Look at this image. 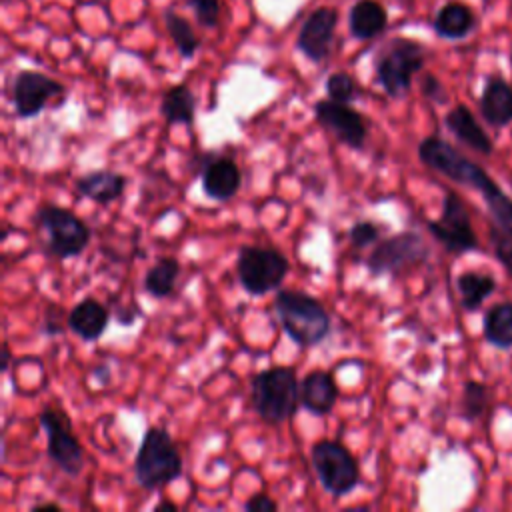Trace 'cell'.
<instances>
[{
    "mask_svg": "<svg viewBox=\"0 0 512 512\" xmlns=\"http://www.w3.org/2000/svg\"><path fill=\"white\" fill-rule=\"evenodd\" d=\"M160 114L166 124L192 126L196 118V96L186 84H174L162 94Z\"/></svg>",
    "mask_w": 512,
    "mask_h": 512,
    "instance_id": "cell-25",
    "label": "cell"
},
{
    "mask_svg": "<svg viewBox=\"0 0 512 512\" xmlns=\"http://www.w3.org/2000/svg\"><path fill=\"white\" fill-rule=\"evenodd\" d=\"M488 238H490V246L496 260L502 264V268L508 272L512 280V238L504 234L500 228H496L494 224H490L488 228Z\"/></svg>",
    "mask_w": 512,
    "mask_h": 512,
    "instance_id": "cell-31",
    "label": "cell"
},
{
    "mask_svg": "<svg viewBox=\"0 0 512 512\" xmlns=\"http://www.w3.org/2000/svg\"><path fill=\"white\" fill-rule=\"evenodd\" d=\"M38 422L46 434L48 458L68 476H78L84 468V450L80 440L72 432V422L66 412L44 406L38 414Z\"/></svg>",
    "mask_w": 512,
    "mask_h": 512,
    "instance_id": "cell-11",
    "label": "cell"
},
{
    "mask_svg": "<svg viewBox=\"0 0 512 512\" xmlns=\"http://www.w3.org/2000/svg\"><path fill=\"white\" fill-rule=\"evenodd\" d=\"M444 126L466 148H470L482 156H490L494 152L492 138L480 126V122L476 120V116L472 114V110L466 104L452 106L444 116Z\"/></svg>",
    "mask_w": 512,
    "mask_h": 512,
    "instance_id": "cell-17",
    "label": "cell"
},
{
    "mask_svg": "<svg viewBox=\"0 0 512 512\" xmlns=\"http://www.w3.org/2000/svg\"><path fill=\"white\" fill-rule=\"evenodd\" d=\"M108 322H110L108 308L92 296H86L80 302H76L66 316L68 328L84 342L98 340L108 328Z\"/></svg>",
    "mask_w": 512,
    "mask_h": 512,
    "instance_id": "cell-19",
    "label": "cell"
},
{
    "mask_svg": "<svg viewBox=\"0 0 512 512\" xmlns=\"http://www.w3.org/2000/svg\"><path fill=\"white\" fill-rule=\"evenodd\" d=\"M426 228L432 238L454 256L480 250L470 212L460 194H456L454 190L444 192L440 216L436 220H428Z\"/></svg>",
    "mask_w": 512,
    "mask_h": 512,
    "instance_id": "cell-10",
    "label": "cell"
},
{
    "mask_svg": "<svg viewBox=\"0 0 512 512\" xmlns=\"http://www.w3.org/2000/svg\"><path fill=\"white\" fill-rule=\"evenodd\" d=\"M388 26V12L378 0H358L348 14V30L356 40H372Z\"/></svg>",
    "mask_w": 512,
    "mask_h": 512,
    "instance_id": "cell-22",
    "label": "cell"
},
{
    "mask_svg": "<svg viewBox=\"0 0 512 512\" xmlns=\"http://www.w3.org/2000/svg\"><path fill=\"white\" fill-rule=\"evenodd\" d=\"M338 10L330 6L316 8L308 14L304 24L300 26L296 48L310 60V62H324L334 44V30L338 26Z\"/></svg>",
    "mask_w": 512,
    "mask_h": 512,
    "instance_id": "cell-14",
    "label": "cell"
},
{
    "mask_svg": "<svg viewBox=\"0 0 512 512\" xmlns=\"http://www.w3.org/2000/svg\"><path fill=\"white\" fill-rule=\"evenodd\" d=\"M126 176L114 170H92L74 180V190L82 198H88L96 204H110L124 194Z\"/></svg>",
    "mask_w": 512,
    "mask_h": 512,
    "instance_id": "cell-21",
    "label": "cell"
},
{
    "mask_svg": "<svg viewBox=\"0 0 512 512\" xmlns=\"http://www.w3.org/2000/svg\"><path fill=\"white\" fill-rule=\"evenodd\" d=\"M194 10L196 20L204 28H216L220 22V0H186Z\"/></svg>",
    "mask_w": 512,
    "mask_h": 512,
    "instance_id": "cell-32",
    "label": "cell"
},
{
    "mask_svg": "<svg viewBox=\"0 0 512 512\" xmlns=\"http://www.w3.org/2000/svg\"><path fill=\"white\" fill-rule=\"evenodd\" d=\"M324 88H326V94L330 100L344 102V104H350L360 96V86H358L356 78L350 76L348 72H332L326 78Z\"/></svg>",
    "mask_w": 512,
    "mask_h": 512,
    "instance_id": "cell-29",
    "label": "cell"
},
{
    "mask_svg": "<svg viewBox=\"0 0 512 512\" xmlns=\"http://www.w3.org/2000/svg\"><path fill=\"white\" fill-rule=\"evenodd\" d=\"M164 24H166V30H168L178 54L186 60L192 58L200 48V40L194 32L192 24L184 16H180L174 8L164 10Z\"/></svg>",
    "mask_w": 512,
    "mask_h": 512,
    "instance_id": "cell-27",
    "label": "cell"
},
{
    "mask_svg": "<svg viewBox=\"0 0 512 512\" xmlns=\"http://www.w3.org/2000/svg\"><path fill=\"white\" fill-rule=\"evenodd\" d=\"M30 510L32 512H40V510H44V512H60V504H56V502H40V504H34Z\"/></svg>",
    "mask_w": 512,
    "mask_h": 512,
    "instance_id": "cell-36",
    "label": "cell"
},
{
    "mask_svg": "<svg viewBox=\"0 0 512 512\" xmlns=\"http://www.w3.org/2000/svg\"><path fill=\"white\" fill-rule=\"evenodd\" d=\"M134 476L144 490H158L182 476V456L166 428L150 426L134 458Z\"/></svg>",
    "mask_w": 512,
    "mask_h": 512,
    "instance_id": "cell-5",
    "label": "cell"
},
{
    "mask_svg": "<svg viewBox=\"0 0 512 512\" xmlns=\"http://www.w3.org/2000/svg\"><path fill=\"white\" fill-rule=\"evenodd\" d=\"M420 92L424 98L432 100L434 104H446L448 102V92L444 88V84L434 76V74H424L420 78Z\"/></svg>",
    "mask_w": 512,
    "mask_h": 512,
    "instance_id": "cell-33",
    "label": "cell"
},
{
    "mask_svg": "<svg viewBox=\"0 0 512 512\" xmlns=\"http://www.w3.org/2000/svg\"><path fill=\"white\" fill-rule=\"evenodd\" d=\"M316 122L326 128L338 142L352 150H362L368 138L364 116L350 104L336 100H318L314 104Z\"/></svg>",
    "mask_w": 512,
    "mask_h": 512,
    "instance_id": "cell-12",
    "label": "cell"
},
{
    "mask_svg": "<svg viewBox=\"0 0 512 512\" xmlns=\"http://www.w3.org/2000/svg\"><path fill=\"white\" fill-rule=\"evenodd\" d=\"M202 194L216 202L234 198L242 186V172L230 156H210L200 170Z\"/></svg>",
    "mask_w": 512,
    "mask_h": 512,
    "instance_id": "cell-15",
    "label": "cell"
},
{
    "mask_svg": "<svg viewBox=\"0 0 512 512\" xmlns=\"http://www.w3.org/2000/svg\"><path fill=\"white\" fill-rule=\"evenodd\" d=\"M94 376L100 380L102 386H106L110 382V370L106 366H96L94 368Z\"/></svg>",
    "mask_w": 512,
    "mask_h": 512,
    "instance_id": "cell-37",
    "label": "cell"
},
{
    "mask_svg": "<svg viewBox=\"0 0 512 512\" xmlns=\"http://www.w3.org/2000/svg\"><path fill=\"white\" fill-rule=\"evenodd\" d=\"M2 370H8V366H10V348L4 344V352H2Z\"/></svg>",
    "mask_w": 512,
    "mask_h": 512,
    "instance_id": "cell-39",
    "label": "cell"
},
{
    "mask_svg": "<svg viewBox=\"0 0 512 512\" xmlns=\"http://www.w3.org/2000/svg\"><path fill=\"white\" fill-rule=\"evenodd\" d=\"M482 336L492 348L512 350V302H496L484 312Z\"/></svg>",
    "mask_w": 512,
    "mask_h": 512,
    "instance_id": "cell-23",
    "label": "cell"
},
{
    "mask_svg": "<svg viewBox=\"0 0 512 512\" xmlns=\"http://www.w3.org/2000/svg\"><path fill=\"white\" fill-rule=\"evenodd\" d=\"M382 236V228L372 220H356L348 230V240L356 250L376 244Z\"/></svg>",
    "mask_w": 512,
    "mask_h": 512,
    "instance_id": "cell-30",
    "label": "cell"
},
{
    "mask_svg": "<svg viewBox=\"0 0 512 512\" xmlns=\"http://www.w3.org/2000/svg\"><path fill=\"white\" fill-rule=\"evenodd\" d=\"M246 512H276L278 510V504L276 500H272L270 496H266L264 492H258L254 496H250L244 506H242Z\"/></svg>",
    "mask_w": 512,
    "mask_h": 512,
    "instance_id": "cell-35",
    "label": "cell"
},
{
    "mask_svg": "<svg viewBox=\"0 0 512 512\" xmlns=\"http://www.w3.org/2000/svg\"><path fill=\"white\" fill-rule=\"evenodd\" d=\"M176 510H178V504L170 500H162L154 506V512H176Z\"/></svg>",
    "mask_w": 512,
    "mask_h": 512,
    "instance_id": "cell-38",
    "label": "cell"
},
{
    "mask_svg": "<svg viewBox=\"0 0 512 512\" xmlns=\"http://www.w3.org/2000/svg\"><path fill=\"white\" fill-rule=\"evenodd\" d=\"M252 408L266 424H282L300 406V380L292 366L260 370L250 380Z\"/></svg>",
    "mask_w": 512,
    "mask_h": 512,
    "instance_id": "cell-3",
    "label": "cell"
},
{
    "mask_svg": "<svg viewBox=\"0 0 512 512\" xmlns=\"http://www.w3.org/2000/svg\"><path fill=\"white\" fill-rule=\"evenodd\" d=\"M290 270L288 258L270 246L246 244L236 256V276L244 292L250 296H264L278 290Z\"/></svg>",
    "mask_w": 512,
    "mask_h": 512,
    "instance_id": "cell-7",
    "label": "cell"
},
{
    "mask_svg": "<svg viewBox=\"0 0 512 512\" xmlns=\"http://www.w3.org/2000/svg\"><path fill=\"white\" fill-rule=\"evenodd\" d=\"M418 160L432 172L476 190L490 214V224L512 238V198L498 186V182L474 160L464 156L458 148L440 136H426L418 144Z\"/></svg>",
    "mask_w": 512,
    "mask_h": 512,
    "instance_id": "cell-1",
    "label": "cell"
},
{
    "mask_svg": "<svg viewBox=\"0 0 512 512\" xmlns=\"http://www.w3.org/2000/svg\"><path fill=\"white\" fill-rule=\"evenodd\" d=\"M178 276H180V262L172 256H162L146 270L142 280V290L148 296L158 300L168 298L176 288Z\"/></svg>",
    "mask_w": 512,
    "mask_h": 512,
    "instance_id": "cell-26",
    "label": "cell"
},
{
    "mask_svg": "<svg viewBox=\"0 0 512 512\" xmlns=\"http://www.w3.org/2000/svg\"><path fill=\"white\" fill-rule=\"evenodd\" d=\"M428 52L412 38H390L374 56V76L378 86L390 98H402L410 92L412 80L422 72Z\"/></svg>",
    "mask_w": 512,
    "mask_h": 512,
    "instance_id": "cell-4",
    "label": "cell"
},
{
    "mask_svg": "<svg viewBox=\"0 0 512 512\" xmlns=\"http://www.w3.org/2000/svg\"><path fill=\"white\" fill-rule=\"evenodd\" d=\"M64 318V310L60 306H56L54 302H48L46 306V312H44V334L48 336H54V334H60L64 330V324L60 322Z\"/></svg>",
    "mask_w": 512,
    "mask_h": 512,
    "instance_id": "cell-34",
    "label": "cell"
},
{
    "mask_svg": "<svg viewBox=\"0 0 512 512\" xmlns=\"http://www.w3.org/2000/svg\"><path fill=\"white\" fill-rule=\"evenodd\" d=\"M34 224L46 232V254L60 260L80 256L92 238V230L78 214L56 204H40Z\"/></svg>",
    "mask_w": 512,
    "mask_h": 512,
    "instance_id": "cell-6",
    "label": "cell"
},
{
    "mask_svg": "<svg viewBox=\"0 0 512 512\" xmlns=\"http://www.w3.org/2000/svg\"><path fill=\"white\" fill-rule=\"evenodd\" d=\"M488 386L480 380H466L462 386V400H460V418L466 422H476L486 414L488 408Z\"/></svg>",
    "mask_w": 512,
    "mask_h": 512,
    "instance_id": "cell-28",
    "label": "cell"
},
{
    "mask_svg": "<svg viewBox=\"0 0 512 512\" xmlns=\"http://www.w3.org/2000/svg\"><path fill=\"white\" fill-rule=\"evenodd\" d=\"M476 12L458 0L446 2L438 8L434 20H432V30L438 38L442 40H464L476 30Z\"/></svg>",
    "mask_w": 512,
    "mask_h": 512,
    "instance_id": "cell-20",
    "label": "cell"
},
{
    "mask_svg": "<svg viewBox=\"0 0 512 512\" xmlns=\"http://www.w3.org/2000/svg\"><path fill=\"white\" fill-rule=\"evenodd\" d=\"M430 246L418 232H398L378 240L366 258V268L372 276H398L428 262Z\"/></svg>",
    "mask_w": 512,
    "mask_h": 512,
    "instance_id": "cell-9",
    "label": "cell"
},
{
    "mask_svg": "<svg viewBox=\"0 0 512 512\" xmlns=\"http://www.w3.org/2000/svg\"><path fill=\"white\" fill-rule=\"evenodd\" d=\"M310 460L320 486L334 498L350 494L360 482V466L356 456L338 440L322 438L314 442Z\"/></svg>",
    "mask_w": 512,
    "mask_h": 512,
    "instance_id": "cell-8",
    "label": "cell"
},
{
    "mask_svg": "<svg viewBox=\"0 0 512 512\" xmlns=\"http://www.w3.org/2000/svg\"><path fill=\"white\" fill-rule=\"evenodd\" d=\"M456 290L460 294V306L466 312H474L496 292V278L488 272L466 270L456 276Z\"/></svg>",
    "mask_w": 512,
    "mask_h": 512,
    "instance_id": "cell-24",
    "label": "cell"
},
{
    "mask_svg": "<svg viewBox=\"0 0 512 512\" xmlns=\"http://www.w3.org/2000/svg\"><path fill=\"white\" fill-rule=\"evenodd\" d=\"M274 312L286 336L302 348L316 346L330 334V314L318 298L302 290H278Z\"/></svg>",
    "mask_w": 512,
    "mask_h": 512,
    "instance_id": "cell-2",
    "label": "cell"
},
{
    "mask_svg": "<svg viewBox=\"0 0 512 512\" xmlns=\"http://www.w3.org/2000/svg\"><path fill=\"white\" fill-rule=\"evenodd\" d=\"M340 390L326 370H310L300 380V406L314 416H326L334 410Z\"/></svg>",
    "mask_w": 512,
    "mask_h": 512,
    "instance_id": "cell-18",
    "label": "cell"
},
{
    "mask_svg": "<svg viewBox=\"0 0 512 512\" xmlns=\"http://www.w3.org/2000/svg\"><path fill=\"white\" fill-rule=\"evenodd\" d=\"M478 108L484 122L496 130L512 124V84L500 74H490L484 80Z\"/></svg>",
    "mask_w": 512,
    "mask_h": 512,
    "instance_id": "cell-16",
    "label": "cell"
},
{
    "mask_svg": "<svg viewBox=\"0 0 512 512\" xmlns=\"http://www.w3.org/2000/svg\"><path fill=\"white\" fill-rule=\"evenodd\" d=\"M64 92L66 88L58 80L36 70H20L12 80L14 114L18 118H34L46 108L48 100Z\"/></svg>",
    "mask_w": 512,
    "mask_h": 512,
    "instance_id": "cell-13",
    "label": "cell"
}]
</instances>
